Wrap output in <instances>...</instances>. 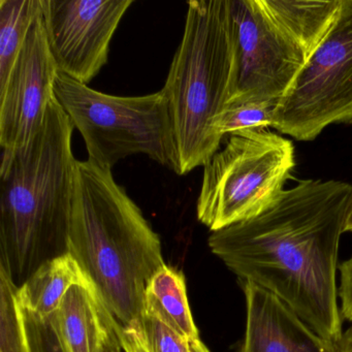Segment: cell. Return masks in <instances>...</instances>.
Instances as JSON below:
<instances>
[{
    "mask_svg": "<svg viewBox=\"0 0 352 352\" xmlns=\"http://www.w3.org/2000/svg\"><path fill=\"white\" fill-rule=\"evenodd\" d=\"M338 296L341 302L342 318L352 323V256L339 267Z\"/></svg>",
    "mask_w": 352,
    "mask_h": 352,
    "instance_id": "obj_20",
    "label": "cell"
},
{
    "mask_svg": "<svg viewBox=\"0 0 352 352\" xmlns=\"http://www.w3.org/2000/svg\"><path fill=\"white\" fill-rule=\"evenodd\" d=\"M133 0H43V20L59 73L88 84L108 63L111 41Z\"/></svg>",
    "mask_w": 352,
    "mask_h": 352,
    "instance_id": "obj_9",
    "label": "cell"
},
{
    "mask_svg": "<svg viewBox=\"0 0 352 352\" xmlns=\"http://www.w3.org/2000/svg\"><path fill=\"white\" fill-rule=\"evenodd\" d=\"M294 166L292 142L269 129L230 135L203 166L197 219L216 232L255 217L284 190Z\"/></svg>",
    "mask_w": 352,
    "mask_h": 352,
    "instance_id": "obj_7",
    "label": "cell"
},
{
    "mask_svg": "<svg viewBox=\"0 0 352 352\" xmlns=\"http://www.w3.org/2000/svg\"><path fill=\"white\" fill-rule=\"evenodd\" d=\"M121 327L116 320L111 323L110 327L107 329L106 335L102 339L98 352H121L122 351V344L120 341Z\"/></svg>",
    "mask_w": 352,
    "mask_h": 352,
    "instance_id": "obj_21",
    "label": "cell"
},
{
    "mask_svg": "<svg viewBox=\"0 0 352 352\" xmlns=\"http://www.w3.org/2000/svg\"><path fill=\"white\" fill-rule=\"evenodd\" d=\"M145 313L182 336L187 341L199 339L187 298L186 281L182 272L164 265L151 278L145 292Z\"/></svg>",
    "mask_w": 352,
    "mask_h": 352,
    "instance_id": "obj_14",
    "label": "cell"
},
{
    "mask_svg": "<svg viewBox=\"0 0 352 352\" xmlns=\"http://www.w3.org/2000/svg\"><path fill=\"white\" fill-rule=\"evenodd\" d=\"M87 279L69 253L43 263L20 287L18 300L23 308L43 318L56 312L69 288Z\"/></svg>",
    "mask_w": 352,
    "mask_h": 352,
    "instance_id": "obj_13",
    "label": "cell"
},
{
    "mask_svg": "<svg viewBox=\"0 0 352 352\" xmlns=\"http://www.w3.org/2000/svg\"><path fill=\"white\" fill-rule=\"evenodd\" d=\"M350 122H351V123H352V119H351V120H350Z\"/></svg>",
    "mask_w": 352,
    "mask_h": 352,
    "instance_id": "obj_25",
    "label": "cell"
},
{
    "mask_svg": "<svg viewBox=\"0 0 352 352\" xmlns=\"http://www.w3.org/2000/svg\"><path fill=\"white\" fill-rule=\"evenodd\" d=\"M351 195L342 181H300L255 217L211 232L208 244L239 281L269 290L339 344L338 255Z\"/></svg>",
    "mask_w": 352,
    "mask_h": 352,
    "instance_id": "obj_1",
    "label": "cell"
},
{
    "mask_svg": "<svg viewBox=\"0 0 352 352\" xmlns=\"http://www.w3.org/2000/svg\"><path fill=\"white\" fill-rule=\"evenodd\" d=\"M162 91L168 104L179 155V174L204 166L222 139L214 122L234 91L236 45L228 0H191Z\"/></svg>",
    "mask_w": 352,
    "mask_h": 352,
    "instance_id": "obj_4",
    "label": "cell"
},
{
    "mask_svg": "<svg viewBox=\"0 0 352 352\" xmlns=\"http://www.w3.org/2000/svg\"><path fill=\"white\" fill-rule=\"evenodd\" d=\"M50 318L65 352H98L115 320L88 278L69 288Z\"/></svg>",
    "mask_w": 352,
    "mask_h": 352,
    "instance_id": "obj_12",
    "label": "cell"
},
{
    "mask_svg": "<svg viewBox=\"0 0 352 352\" xmlns=\"http://www.w3.org/2000/svg\"><path fill=\"white\" fill-rule=\"evenodd\" d=\"M345 232H352V195L350 199L349 210H348L347 219H346Z\"/></svg>",
    "mask_w": 352,
    "mask_h": 352,
    "instance_id": "obj_24",
    "label": "cell"
},
{
    "mask_svg": "<svg viewBox=\"0 0 352 352\" xmlns=\"http://www.w3.org/2000/svg\"><path fill=\"white\" fill-rule=\"evenodd\" d=\"M43 14V0H0V87L14 65L36 20Z\"/></svg>",
    "mask_w": 352,
    "mask_h": 352,
    "instance_id": "obj_15",
    "label": "cell"
},
{
    "mask_svg": "<svg viewBox=\"0 0 352 352\" xmlns=\"http://www.w3.org/2000/svg\"><path fill=\"white\" fill-rule=\"evenodd\" d=\"M67 253L125 331H138L145 292L166 263L160 236L112 170L78 160Z\"/></svg>",
    "mask_w": 352,
    "mask_h": 352,
    "instance_id": "obj_2",
    "label": "cell"
},
{
    "mask_svg": "<svg viewBox=\"0 0 352 352\" xmlns=\"http://www.w3.org/2000/svg\"><path fill=\"white\" fill-rule=\"evenodd\" d=\"M21 308L30 352H65L50 317L43 318Z\"/></svg>",
    "mask_w": 352,
    "mask_h": 352,
    "instance_id": "obj_19",
    "label": "cell"
},
{
    "mask_svg": "<svg viewBox=\"0 0 352 352\" xmlns=\"http://www.w3.org/2000/svg\"><path fill=\"white\" fill-rule=\"evenodd\" d=\"M58 73L42 14L32 25L9 79L0 87V145L3 153L23 149L40 131L55 98Z\"/></svg>",
    "mask_w": 352,
    "mask_h": 352,
    "instance_id": "obj_10",
    "label": "cell"
},
{
    "mask_svg": "<svg viewBox=\"0 0 352 352\" xmlns=\"http://www.w3.org/2000/svg\"><path fill=\"white\" fill-rule=\"evenodd\" d=\"M119 336L125 352H148L135 331L121 329Z\"/></svg>",
    "mask_w": 352,
    "mask_h": 352,
    "instance_id": "obj_22",
    "label": "cell"
},
{
    "mask_svg": "<svg viewBox=\"0 0 352 352\" xmlns=\"http://www.w3.org/2000/svg\"><path fill=\"white\" fill-rule=\"evenodd\" d=\"M18 287L0 267V352H30Z\"/></svg>",
    "mask_w": 352,
    "mask_h": 352,
    "instance_id": "obj_16",
    "label": "cell"
},
{
    "mask_svg": "<svg viewBox=\"0 0 352 352\" xmlns=\"http://www.w3.org/2000/svg\"><path fill=\"white\" fill-rule=\"evenodd\" d=\"M352 119V0H342L333 25L283 94L273 129L313 141L338 121Z\"/></svg>",
    "mask_w": 352,
    "mask_h": 352,
    "instance_id": "obj_8",
    "label": "cell"
},
{
    "mask_svg": "<svg viewBox=\"0 0 352 352\" xmlns=\"http://www.w3.org/2000/svg\"><path fill=\"white\" fill-rule=\"evenodd\" d=\"M135 333L148 352H191L190 342L151 315L144 314Z\"/></svg>",
    "mask_w": 352,
    "mask_h": 352,
    "instance_id": "obj_18",
    "label": "cell"
},
{
    "mask_svg": "<svg viewBox=\"0 0 352 352\" xmlns=\"http://www.w3.org/2000/svg\"><path fill=\"white\" fill-rule=\"evenodd\" d=\"M338 346L340 352H352V325L344 331Z\"/></svg>",
    "mask_w": 352,
    "mask_h": 352,
    "instance_id": "obj_23",
    "label": "cell"
},
{
    "mask_svg": "<svg viewBox=\"0 0 352 352\" xmlns=\"http://www.w3.org/2000/svg\"><path fill=\"white\" fill-rule=\"evenodd\" d=\"M277 100L232 102L223 109L214 122L216 135L223 139L226 135L269 129L273 126L274 110Z\"/></svg>",
    "mask_w": 352,
    "mask_h": 352,
    "instance_id": "obj_17",
    "label": "cell"
},
{
    "mask_svg": "<svg viewBox=\"0 0 352 352\" xmlns=\"http://www.w3.org/2000/svg\"><path fill=\"white\" fill-rule=\"evenodd\" d=\"M74 127L56 98L26 147L1 152L0 267L20 287L43 263L67 253L78 160Z\"/></svg>",
    "mask_w": 352,
    "mask_h": 352,
    "instance_id": "obj_3",
    "label": "cell"
},
{
    "mask_svg": "<svg viewBox=\"0 0 352 352\" xmlns=\"http://www.w3.org/2000/svg\"><path fill=\"white\" fill-rule=\"evenodd\" d=\"M246 327L240 352H340L285 302L252 282L240 281Z\"/></svg>",
    "mask_w": 352,
    "mask_h": 352,
    "instance_id": "obj_11",
    "label": "cell"
},
{
    "mask_svg": "<svg viewBox=\"0 0 352 352\" xmlns=\"http://www.w3.org/2000/svg\"><path fill=\"white\" fill-rule=\"evenodd\" d=\"M228 5L236 58L232 104L279 102L327 36L341 0H228Z\"/></svg>",
    "mask_w": 352,
    "mask_h": 352,
    "instance_id": "obj_5",
    "label": "cell"
},
{
    "mask_svg": "<svg viewBox=\"0 0 352 352\" xmlns=\"http://www.w3.org/2000/svg\"><path fill=\"white\" fill-rule=\"evenodd\" d=\"M55 98L85 142L88 160L112 170L121 160L144 154L179 174V155L164 92L117 96L58 73Z\"/></svg>",
    "mask_w": 352,
    "mask_h": 352,
    "instance_id": "obj_6",
    "label": "cell"
}]
</instances>
